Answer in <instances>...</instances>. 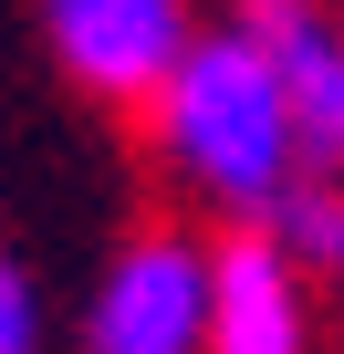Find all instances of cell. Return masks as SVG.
Masks as SVG:
<instances>
[{
	"label": "cell",
	"mask_w": 344,
	"mask_h": 354,
	"mask_svg": "<svg viewBox=\"0 0 344 354\" xmlns=\"http://www.w3.org/2000/svg\"><path fill=\"white\" fill-rule=\"evenodd\" d=\"M156 146L199 198L261 219L292 188V167H302V125H292V94H282L271 53L251 32L188 42V63L156 84Z\"/></svg>",
	"instance_id": "1"
},
{
	"label": "cell",
	"mask_w": 344,
	"mask_h": 354,
	"mask_svg": "<svg viewBox=\"0 0 344 354\" xmlns=\"http://www.w3.org/2000/svg\"><path fill=\"white\" fill-rule=\"evenodd\" d=\"M84 354H209V250L146 230L115 250L84 313Z\"/></svg>",
	"instance_id": "2"
},
{
	"label": "cell",
	"mask_w": 344,
	"mask_h": 354,
	"mask_svg": "<svg viewBox=\"0 0 344 354\" xmlns=\"http://www.w3.org/2000/svg\"><path fill=\"white\" fill-rule=\"evenodd\" d=\"M188 0H53V53L105 104H156V84L188 63Z\"/></svg>",
	"instance_id": "3"
},
{
	"label": "cell",
	"mask_w": 344,
	"mask_h": 354,
	"mask_svg": "<svg viewBox=\"0 0 344 354\" xmlns=\"http://www.w3.org/2000/svg\"><path fill=\"white\" fill-rule=\"evenodd\" d=\"M209 354H313L302 271L271 250L261 219L209 250Z\"/></svg>",
	"instance_id": "4"
},
{
	"label": "cell",
	"mask_w": 344,
	"mask_h": 354,
	"mask_svg": "<svg viewBox=\"0 0 344 354\" xmlns=\"http://www.w3.org/2000/svg\"><path fill=\"white\" fill-rule=\"evenodd\" d=\"M240 32L271 53L292 125H302V156H344V32L313 0H240Z\"/></svg>",
	"instance_id": "5"
},
{
	"label": "cell",
	"mask_w": 344,
	"mask_h": 354,
	"mask_svg": "<svg viewBox=\"0 0 344 354\" xmlns=\"http://www.w3.org/2000/svg\"><path fill=\"white\" fill-rule=\"evenodd\" d=\"M261 230H271V250L292 271H344V188H334V177H302L292 167V188L261 209Z\"/></svg>",
	"instance_id": "6"
},
{
	"label": "cell",
	"mask_w": 344,
	"mask_h": 354,
	"mask_svg": "<svg viewBox=\"0 0 344 354\" xmlns=\"http://www.w3.org/2000/svg\"><path fill=\"white\" fill-rule=\"evenodd\" d=\"M0 354H32V281L0 261Z\"/></svg>",
	"instance_id": "7"
}]
</instances>
